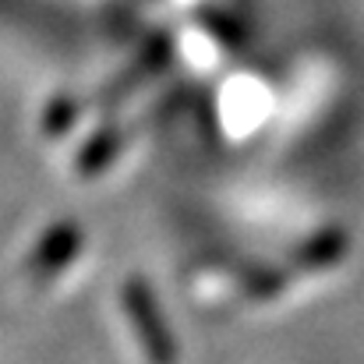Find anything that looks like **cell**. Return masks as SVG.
Returning a JSON list of instances; mask_svg holds the SVG:
<instances>
[{"label": "cell", "instance_id": "6da1fadb", "mask_svg": "<svg viewBox=\"0 0 364 364\" xmlns=\"http://www.w3.org/2000/svg\"><path fill=\"white\" fill-rule=\"evenodd\" d=\"M127 308H131V315H134V322L141 329V340H145V350H149L152 364H177V347H173L170 333L159 326L156 304H152V297H149V290L141 283L127 287Z\"/></svg>", "mask_w": 364, "mask_h": 364}]
</instances>
